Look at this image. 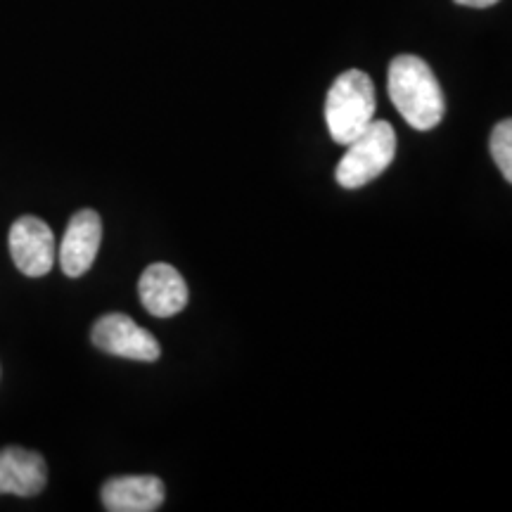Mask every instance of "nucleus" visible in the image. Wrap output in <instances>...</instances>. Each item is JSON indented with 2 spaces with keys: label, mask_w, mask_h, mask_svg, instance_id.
<instances>
[{
  "label": "nucleus",
  "mask_w": 512,
  "mask_h": 512,
  "mask_svg": "<svg viewBox=\"0 0 512 512\" xmlns=\"http://www.w3.org/2000/svg\"><path fill=\"white\" fill-rule=\"evenodd\" d=\"M389 98L408 126L430 131L439 126L446 112V100L430 64L415 55H399L389 64Z\"/></svg>",
  "instance_id": "obj_1"
},
{
  "label": "nucleus",
  "mask_w": 512,
  "mask_h": 512,
  "mask_svg": "<svg viewBox=\"0 0 512 512\" xmlns=\"http://www.w3.org/2000/svg\"><path fill=\"white\" fill-rule=\"evenodd\" d=\"M375 117V86L361 69L339 74L325 98V121L335 143L349 145Z\"/></svg>",
  "instance_id": "obj_2"
},
{
  "label": "nucleus",
  "mask_w": 512,
  "mask_h": 512,
  "mask_svg": "<svg viewBox=\"0 0 512 512\" xmlns=\"http://www.w3.org/2000/svg\"><path fill=\"white\" fill-rule=\"evenodd\" d=\"M396 133L387 121H370L361 136L347 145V155L337 166V183L347 190H356L375 181L394 162Z\"/></svg>",
  "instance_id": "obj_3"
},
{
  "label": "nucleus",
  "mask_w": 512,
  "mask_h": 512,
  "mask_svg": "<svg viewBox=\"0 0 512 512\" xmlns=\"http://www.w3.org/2000/svg\"><path fill=\"white\" fill-rule=\"evenodd\" d=\"M93 344L112 356L131 358V361L152 363L162 356V347L152 332L140 328L126 313H107L93 325Z\"/></svg>",
  "instance_id": "obj_4"
},
{
  "label": "nucleus",
  "mask_w": 512,
  "mask_h": 512,
  "mask_svg": "<svg viewBox=\"0 0 512 512\" xmlns=\"http://www.w3.org/2000/svg\"><path fill=\"white\" fill-rule=\"evenodd\" d=\"M10 254L15 266L29 278H41L53 271L57 252L55 235L38 216H22L10 228Z\"/></svg>",
  "instance_id": "obj_5"
},
{
  "label": "nucleus",
  "mask_w": 512,
  "mask_h": 512,
  "mask_svg": "<svg viewBox=\"0 0 512 512\" xmlns=\"http://www.w3.org/2000/svg\"><path fill=\"white\" fill-rule=\"evenodd\" d=\"M102 242V221L93 209H81L76 211L69 221L67 230L62 235L60 245V266L64 275L69 278H79L86 275L95 264V256H98Z\"/></svg>",
  "instance_id": "obj_6"
},
{
  "label": "nucleus",
  "mask_w": 512,
  "mask_h": 512,
  "mask_svg": "<svg viewBox=\"0 0 512 512\" xmlns=\"http://www.w3.org/2000/svg\"><path fill=\"white\" fill-rule=\"evenodd\" d=\"M140 304L157 318H171L188 306V285L171 264L147 266L138 280Z\"/></svg>",
  "instance_id": "obj_7"
},
{
  "label": "nucleus",
  "mask_w": 512,
  "mask_h": 512,
  "mask_svg": "<svg viewBox=\"0 0 512 512\" xmlns=\"http://www.w3.org/2000/svg\"><path fill=\"white\" fill-rule=\"evenodd\" d=\"M48 467L41 453L22 446H5L0 451V494L36 496L46 489Z\"/></svg>",
  "instance_id": "obj_8"
},
{
  "label": "nucleus",
  "mask_w": 512,
  "mask_h": 512,
  "mask_svg": "<svg viewBox=\"0 0 512 512\" xmlns=\"http://www.w3.org/2000/svg\"><path fill=\"white\" fill-rule=\"evenodd\" d=\"M102 505L110 512H152L164 503V484L159 477H114L102 484Z\"/></svg>",
  "instance_id": "obj_9"
},
{
  "label": "nucleus",
  "mask_w": 512,
  "mask_h": 512,
  "mask_svg": "<svg viewBox=\"0 0 512 512\" xmlns=\"http://www.w3.org/2000/svg\"><path fill=\"white\" fill-rule=\"evenodd\" d=\"M491 157L501 174L505 176V181H512V121L503 119L501 124H496L494 133H491Z\"/></svg>",
  "instance_id": "obj_10"
},
{
  "label": "nucleus",
  "mask_w": 512,
  "mask_h": 512,
  "mask_svg": "<svg viewBox=\"0 0 512 512\" xmlns=\"http://www.w3.org/2000/svg\"><path fill=\"white\" fill-rule=\"evenodd\" d=\"M458 5H465V8H491L498 0H456Z\"/></svg>",
  "instance_id": "obj_11"
}]
</instances>
